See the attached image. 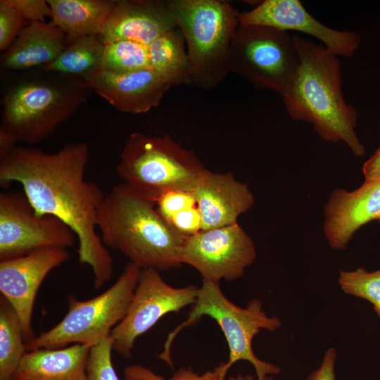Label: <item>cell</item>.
<instances>
[{
    "label": "cell",
    "instance_id": "cell-1",
    "mask_svg": "<svg viewBox=\"0 0 380 380\" xmlns=\"http://www.w3.org/2000/svg\"><path fill=\"white\" fill-rule=\"evenodd\" d=\"M89 149L84 142L64 145L56 153L14 145L0 151V183L22 185L35 213L54 216L75 234L79 261L101 289L112 277L113 261L98 234L99 206L105 196L99 186L85 179Z\"/></svg>",
    "mask_w": 380,
    "mask_h": 380
},
{
    "label": "cell",
    "instance_id": "cell-2",
    "mask_svg": "<svg viewBox=\"0 0 380 380\" xmlns=\"http://www.w3.org/2000/svg\"><path fill=\"white\" fill-rule=\"evenodd\" d=\"M300 56L296 77L282 100L291 119L309 122L324 140L343 141L356 156L365 148L355 127L357 113L342 91V72L337 56L323 44L293 35Z\"/></svg>",
    "mask_w": 380,
    "mask_h": 380
},
{
    "label": "cell",
    "instance_id": "cell-3",
    "mask_svg": "<svg viewBox=\"0 0 380 380\" xmlns=\"http://www.w3.org/2000/svg\"><path fill=\"white\" fill-rule=\"evenodd\" d=\"M96 224L104 246L141 269L166 271L182 265L179 255L186 237L161 217L151 198L125 182L105 194Z\"/></svg>",
    "mask_w": 380,
    "mask_h": 380
},
{
    "label": "cell",
    "instance_id": "cell-4",
    "mask_svg": "<svg viewBox=\"0 0 380 380\" xmlns=\"http://www.w3.org/2000/svg\"><path fill=\"white\" fill-rule=\"evenodd\" d=\"M87 89L65 77H30L11 84L2 97L0 148L50 137L82 104Z\"/></svg>",
    "mask_w": 380,
    "mask_h": 380
},
{
    "label": "cell",
    "instance_id": "cell-5",
    "mask_svg": "<svg viewBox=\"0 0 380 380\" xmlns=\"http://www.w3.org/2000/svg\"><path fill=\"white\" fill-rule=\"evenodd\" d=\"M170 4L185 42L191 84L215 88L231 72V44L239 25V12L220 0H170Z\"/></svg>",
    "mask_w": 380,
    "mask_h": 380
},
{
    "label": "cell",
    "instance_id": "cell-6",
    "mask_svg": "<svg viewBox=\"0 0 380 380\" xmlns=\"http://www.w3.org/2000/svg\"><path fill=\"white\" fill-rule=\"evenodd\" d=\"M203 316L217 323L228 345L229 359L222 369L224 380L232 365L239 360L248 361L253 366L258 380H266L267 376L280 373L279 367L258 358L252 348L254 336L262 329L274 331L279 329L280 319L268 316L257 298L248 302L245 308L237 306L225 296L219 283L211 281H203L188 318L169 334L158 357L172 367L171 348L174 339L184 328L196 324Z\"/></svg>",
    "mask_w": 380,
    "mask_h": 380
},
{
    "label": "cell",
    "instance_id": "cell-7",
    "mask_svg": "<svg viewBox=\"0 0 380 380\" xmlns=\"http://www.w3.org/2000/svg\"><path fill=\"white\" fill-rule=\"evenodd\" d=\"M205 169L193 151L170 137L140 132L129 135L117 165L123 182L153 201L167 191H193Z\"/></svg>",
    "mask_w": 380,
    "mask_h": 380
},
{
    "label": "cell",
    "instance_id": "cell-8",
    "mask_svg": "<svg viewBox=\"0 0 380 380\" xmlns=\"http://www.w3.org/2000/svg\"><path fill=\"white\" fill-rule=\"evenodd\" d=\"M141 270L129 262L116 281L101 294L82 301L70 296L65 316L51 329L25 343L26 351L63 348L69 343L92 347L109 336L127 312Z\"/></svg>",
    "mask_w": 380,
    "mask_h": 380
},
{
    "label": "cell",
    "instance_id": "cell-9",
    "mask_svg": "<svg viewBox=\"0 0 380 380\" xmlns=\"http://www.w3.org/2000/svg\"><path fill=\"white\" fill-rule=\"evenodd\" d=\"M300 56L293 36L261 25H239L231 44L230 72L258 89L283 96L294 81Z\"/></svg>",
    "mask_w": 380,
    "mask_h": 380
},
{
    "label": "cell",
    "instance_id": "cell-10",
    "mask_svg": "<svg viewBox=\"0 0 380 380\" xmlns=\"http://www.w3.org/2000/svg\"><path fill=\"white\" fill-rule=\"evenodd\" d=\"M77 241L60 219L38 215L25 193L0 194V261L51 248L67 249Z\"/></svg>",
    "mask_w": 380,
    "mask_h": 380
},
{
    "label": "cell",
    "instance_id": "cell-11",
    "mask_svg": "<svg viewBox=\"0 0 380 380\" xmlns=\"http://www.w3.org/2000/svg\"><path fill=\"white\" fill-rule=\"evenodd\" d=\"M198 287L175 288L153 268L141 270L139 281L122 320L110 333L113 350L125 357L132 354L135 340L152 328L164 315L193 305Z\"/></svg>",
    "mask_w": 380,
    "mask_h": 380
},
{
    "label": "cell",
    "instance_id": "cell-12",
    "mask_svg": "<svg viewBox=\"0 0 380 380\" xmlns=\"http://www.w3.org/2000/svg\"><path fill=\"white\" fill-rule=\"evenodd\" d=\"M255 258L253 240L237 222L186 237L179 255L181 263L196 270L203 281L215 283L241 277Z\"/></svg>",
    "mask_w": 380,
    "mask_h": 380
},
{
    "label": "cell",
    "instance_id": "cell-13",
    "mask_svg": "<svg viewBox=\"0 0 380 380\" xmlns=\"http://www.w3.org/2000/svg\"><path fill=\"white\" fill-rule=\"evenodd\" d=\"M70 258L67 249L51 248L0 261V291L16 312L25 343L36 336L32 329L33 306L38 289L49 273Z\"/></svg>",
    "mask_w": 380,
    "mask_h": 380
},
{
    "label": "cell",
    "instance_id": "cell-14",
    "mask_svg": "<svg viewBox=\"0 0 380 380\" xmlns=\"http://www.w3.org/2000/svg\"><path fill=\"white\" fill-rule=\"evenodd\" d=\"M239 25H261L286 32L297 31L319 40L336 56L351 57L359 49L360 36L352 31L332 29L315 18L299 0H265L253 9L239 13Z\"/></svg>",
    "mask_w": 380,
    "mask_h": 380
},
{
    "label": "cell",
    "instance_id": "cell-15",
    "mask_svg": "<svg viewBox=\"0 0 380 380\" xmlns=\"http://www.w3.org/2000/svg\"><path fill=\"white\" fill-rule=\"evenodd\" d=\"M323 231L329 246L346 248L355 233L370 221L380 222V178L349 191L334 189L324 208Z\"/></svg>",
    "mask_w": 380,
    "mask_h": 380
},
{
    "label": "cell",
    "instance_id": "cell-16",
    "mask_svg": "<svg viewBox=\"0 0 380 380\" xmlns=\"http://www.w3.org/2000/svg\"><path fill=\"white\" fill-rule=\"evenodd\" d=\"M176 28L170 1H119L99 37L104 45L129 41L148 46Z\"/></svg>",
    "mask_w": 380,
    "mask_h": 380
},
{
    "label": "cell",
    "instance_id": "cell-17",
    "mask_svg": "<svg viewBox=\"0 0 380 380\" xmlns=\"http://www.w3.org/2000/svg\"><path fill=\"white\" fill-rule=\"evenodd\" d=\"M85 86L117 110L140 114L158 106L172 84L152 69L125 73L101 69Z\"/></svg>",
    "mask_w": 380,
    "mask_h": 380
},
{
    "label": "cell",
    "instance_id": "cell-18",
    "mask_svg": "<svg viewBox=\"0 0 380 380\" xmlns=\"http://www.w3.org/2000/svg\"><path fill=\"white\" fill-rule=\"evenodd\" d=\"M202 222V230L237 222L238 217L254 203L246 184L231 173H217L205 169L193 190Z\"/></svg>",
    "mask_w": 380,
    "mask_h": 380
},
{
    "label": "cell",
    "instance_id": "cell-19",
    "mask_svg": "<svg viewBox=\"0 0 380 380\" xmlns=\"http://www.w3.org/2000/svg\"><path fill=\"white\" fill-rule=\"evenodd\" d=\"M68 45L65 34L51 21L28 23L1 56L5 70H25L54 61Z\"/></svg>",
    "mask_w": 380,
    "mask_h": 380
},
{
    "label": "cell",
    "instance_id": "cell-20",
    "mask_svg": "<svg viewBox=\"0 0 380 380\" xmlns=\"http://www.w3.org/2000/svg\"><path fill=\"white\" fill-rule=\"evenodd\" d=\"M91 348L75 343L66 348L27 351L13 376L16 380H87Z\"/></svg>",
    "mask_w": 380,
    "mask_h": 380
},
{
    "label": "cell",
    "instance_id": "cell-21",
    "mask_svg": "<svg viewBox=\"0 0 380 380\" xmlns=\"http://www.w3.org/2000/svg\"><path fill=\"white\" fill-rule=\"evenodd\" d=\"M51 22L65 34L68 44L87 35L99 36L117 1L48 0Z\"/></svg>",
    "mask_w": 380,
    "mask_h": 380
},
{
    "label": "cell",
    "instance_id": "cell-22",
    "mask_svg": "<svg viewBox=\"0 0 380 380\" xmlns=\"http://www.w3.org/2000/svg\"><path fill=\"white\" fill-rule=\"evenodd\" d=\"M103 49L104 44L99 36H83L69 44L54 61L42 68L85 86L86 80L101 70Z\"/></svg>",
    "mask_w": 380,
    "mask_h": 380
},
{
    "label": "cell",
    "instance_id": "cell-23",
    "mask_svg": "<svg viewBox=\"0 0 380 380\" xmlns=\"http://www.w3.org/2000/svg\"><path fill=\"white\" fill-rule=\"evenodd\" d=\"M151 68L172 85L191 84L186 44L178 28L148 45Z\"/></svg>",
    "mask_w": 380,
    "mask_h": 380
},
{
    "label": "cell",
    "instance_id": "cell-24",
    "mask_svg": "<svg viewBox=\"0 0 380 380\" xmlns=\"http://www.w3.org/2000/svg\"><path fill=\"white\" fill-rule=\"evenodd\" d=\"M20 319L5 298L0 297V380L13 376L26 353Z\"/></svg>",
    "mask_w": 380,
    "mask_h": 380
},
{
    "label": "cell",
    "instance_id": "cell-25",
    "mask_svg": "<svg viewBox=\"0 0 380 380\" xmlns=\"http://www.w3.org/2000/svg\"><path fill=\"white\" fill-rule=\"evenodd\" d=\"M101 69L116 73L152 69L148 46L129 41L105 44Z\"/></svg>",
    "mask_w": 380,
    "mask_h": 380
},
{
    "label": "cell",
    "instance_id": "cell-26",
    "mask_svg": "<svg viewBox=\"0 0 380 380\" xmlns=\"http://www.w3.org/2000/svg\"><path fill=\"white\" fill-rule=\"evenodd\" d=\"M342 291L371 303L380 319V270L369 272L364 267L340 270L337 279Z\"/></svg>",
    "mask_w": 380,
    "mask_h": 380
},
{
    "label": "cell",
    "instance_id": "cell-27",
    "mask_svg": "<svg viewBox=\"0 0 380 380\" xmlns=\"http://www.w3.org/2000/svg\"><path fill=\"white\" fill-rule=\"evenodd\" d=\"M113 340L110 335L89 351L87 365V380H119L111 360Z\"/></svg>",
    "mask_w": 380,
    "mask_h": 380
},
{
    "label": "cell",
    "instance_id": "cell-28",
    "mask_svg": "<svg viewBox=\"0 0 380 380\" xmlns=\"http://www.w3.org/2000/svg\"><path fill=\"white\" fill-rule=\"evenodd\" d=\"M221 363L213 370L203 374H198L190 367L181 368L174 373L169 380H224ZM125 375L127 380H165L163 377L154 374L152 371L141 366L133 365L126 367Z\"/></svg>",
    "mask_w": 380,
    "mask_h": 380
},
{
    "label": "cell",
    "instance_id": "cell-29",
    "mask_svg": "<svg viewBox=\"0 0 380 380\" xmlns=\"http://www.w3.org/2000/svg\"><path fill=\"white\" fill-rule=\"evenodd\" d=\"M27 22L8 1H0V50L5 51L16 39Z\"/></svg>",
    "mask_w": 380,
    "mask_h": 380
},
{
    "label": "cell",
    "instance_id": "cell-30",
    "mask_svg": "<svg viewBox=\"0 0 380 380\" xmlns=\"http://www.w3.org/2000/svg\"><path fill=\"white\" fill-rule=\"evenodd\" d=\"M153 202L158 212L167 222L175 215L196 205L193 191L186 190L165 192Z\"/></svg>",
    "mask_w": 380,
    "mask_h": 380
},
{
    "label": "cell",
    "instance_id": "cell-31",
    "mask_svg": "<svg viewBox=\"0 0 380 380\" xmlns=\"http://www.w3.org/2000/svg\"><path fill=\"white\" fill-rule=\"evenodd\" d=\"M167 223L184 237L194 235L202 230V222L197 205L173 216Z\"/></svg>",
    "mask_w": 380,
    "mask_h": 380
},
{
    "label": "cell",
    "instance_id": "cell-32",
    "mask_svg": "<svg viewBox=\"0 0 380 380\" xmlns=\"http://www.w3.org/2000/svg\"><path fill=\"white\" fill-rule=\"evenodd\" d=\"M8 1L29 23L44 22L46 17L51 18L52 12L47 1L8 0Z\"/></svg>",
    "mask_w": 380,
    "mask_h": 380
},
{
    "label": "cell",
    "instance_id": "cell-33",
    "mask_svg": "<svg viewBox=\"0 0 380 380\" xmlns=\"http://www.w3.org/2000/svg\"><path fill=\"white\" fill-rule=\"evenodd\" d=\"M337 353L334 348H329L324 353L319 366L306 380H336L335 363Z\"/></svg>",
    "mask_w": 380,
    "mask_h": 380
},
{
    "label": "cell",
    "instance_id": "cell-34",
    "mask_svg": "<svg viewBox=\"0 0 380 380\" xmlns=\"http://www.w3.org/2000/svg\"><path fill=\"white\" fill-rule=\"evenodd\" d=\"M362 172L365 182L380 178V148L364 163Z\"/></svg>",
    "mask_w": 380,
    "mask_h": 380
},
{
    "label": "cell",
    "instance_id": "cell-35",
    "mask_svg": "<svg viewBox=\"0 0 380 380\" xmlns=\"http://www.w3.org/2000/svg\"><path fill=\"white\" fill-rule=\"evenodd\" d=\"M227 380H255V379L253 378V376H252L250 374H247V375L238 374L235 376H231ZM266 380H276V379H273L270 376H267Z\"/></svg>",
    "mask_w": 380,
    "mask_h": 380
},
{
    "label": "cell",
    "instance_id": "cell-36",
    "mask_svg": "<svg viewBox=\"0 0 380 380\" xmlns=\"http://www.w3.org/2000/svg\"><path fill=\"white\" fill-rule=\"evenodd\" d=\"M1 380H16L15 378L12 376H10L8 378H6V379H1Z\"/></svg>",
    "mask_w": 380,
    "mask_h": 380
}]
</instances>
